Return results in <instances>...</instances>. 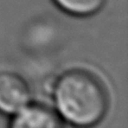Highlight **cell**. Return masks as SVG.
I'll use <instances>...</instances> for the list:
<instances>
[{
  "instance_id": "3957f363",
  "label": "cell",
  "mask_w": 128,
  "mask_h": 128,
  "mask_svg": "<svg viewBox=\"0 0 128 128\" xmlns=\"http://www.w3.org/2000/svg\"><path fill=\"white\" fill-rule=\"evenodd\" d=\"M8 128H66L51 106L32 101L25 108L10 116Z\"/></svg>"
},
{
  "instance_id": "7a4b0ae2",
  "label": "cell",
  "mask_w": 128,
  "mask_h": 128,
  "mask_svg": "<svg viewBox=\"0 0 128 128\" xmlns=\"http://www.w3.org/2000/svg\"><path fill=\"white\" fill-rule=\"evenodd\" d=\"M32 102L28 81L17 72H0V114L12 116Z\"/></svg>"
},
{
  "instance_id": "277c9868",
  "label": "cell",
  "mask_w": 128,
  "mask_h": 128,
  "mask_svg": "<svg viewBox=\"0 0 128 128\" xmlns=\"http://www.w3.org/2000/svg\"><path fill=\"white\" fill-rule=\"evenodd\" d=\"M108 0H52L57 8L75 18H90L100 13Z\"/></svg>"
},
{
  "instance_id": "6da1fadb",
  "label": "cell",
  "mask_w": 128,
  "mask_h": 128,
  "mask_svg": "<svg viewBox=\"0 0 128 128\" xmlns=\"http://www.w3.org/2000/svg\"><path fill=\"white\" fill-rule=\"evenodd\" d=\"M51 108L66 126L95 128L109 110V95L103 82L84 69H70L55 78Z\"/></svg>"
}]
</instances>
